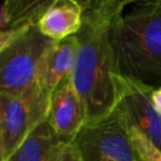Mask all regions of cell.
Listing matches in <instances>:
<instances>
[{
    "mask_svg": "<svg viewBox=\"0 0 161 161\" xmlns=\"http://www.w3.org/2000/svg\"><path fill=\"white\" fill-rule=\"evenodd\" d=\"M123 8L118 0H98L84 9L83 24L75 34L78 52L70 78L84 103L87 121L102 118L117 106V75L121 72L112 26Z\"/></svg>",
    "mask_w": 161,
    "mask_h": 161,
    "instance_id": "6da1fadb",
    "label": "cell"
},
{
    "mask_svg": "<svg viewBox=\"0 0 161 161\" xmlns=\"http://www.w3.org/2000/svg\"><path fill=\"white\" fill-rule=\"evenodd\" d=\"M112 40L123 75L161 87V5L148 1L113 21Z\"/></svg>",
    "mask_w": 161,
    "mask_h": 161,
    "instance_id": "7a4b0ae2",
    "label": "cell"
},
{
    "mask_svg": "<svg viewBox=\"0 0 161 161\" xmlns=\"http://www.w3.org/2000/svg\"><path fill=\"white\" fill-rule=\"evenodd\" d=\"M70 143L80 161H141L128 123L117 107L102 118L87 121Z\"/></svg>",
    "mask_w": 161,
    "mask_h": 161,
    "instance_id": "3957f363",
    "label": "cell"
},
{
    "mask_svg": "<svg viewBox=\"0 0 161 161\" xmlns=\"http://www.w3.org/2000/svg\"><path fill=\"white\" fill-rule=\"evenodd\" d=\"M53 40L25 25L0 53V93L19 94L38 80L42 58Z\"/></svg>",
    "mask_w": 161,
    "mask_h": 161,
    "instance_id": "277c9868",
    "label": "cell"
},
{
    "mask_svg": "<svg viewBox=\"0 0 161 161\" xmlns=\"http://www.w3.org/2000/svg\"><path fill=\"white\" fill-rule=\"evenodd\" d=\"M49 102L50 93L38 82L19 94L0 93V117L8 158L26 136L47 119Z\"/></svg>",
    "mask_w": 161,
    "mask_h": 161,
    "instance_id": "5b68a950",
    "label": "cell"
},
{
    "mask_svg": "<svg viewBox=\"0 0 161 161\" xmlns=\"http://www.w3.org/2000/svg\"><path fill=\"white\" fill-rule=\"evenodd\" d=\"M117 108L125 116L130 127L143 133L161 150V116L152 102L153 87L123 75H117Z\"/></svg>",
    "mask_w": 161,
    "mask_h": 161,
    "instance_id": "8992f818",
    "label": "cell"
},
{
    "mask_svg": "<svg viewBox=\"0 0 161 161\" xmlns=\"http://www.w3.org/2000/svg\"><path fill=\"white\" fill-rule=\"evenodd\" d=\"M47 121L54 132L67 142H70L87 122L84 103L77 93L70 75L52 92Z\"/></svg>",
    "mask_w": 161,
    "mask_h": 161,
    "instance_id": "52a82bcc",
    "label": "cell"
},
{
    "mask_svg": "<svg viewBox=\"0 0 161 161\" xmlns=\"http://www.w3.org/2000/svg\"><path fill=\"white\" fill-rule=\"evenodd\" d=\"M77 52L78 40L75 35L63 40L52 42L39 65L36 80L39 86L52 94L64 78L72 75L77 60Z\"/></svg>",
    "mask_w": 161,
    "mask_h": 161,
    "instance_id": "ba28073f",
    "label": "cell"
},
{
    "mask_svg": "<svg viewBox=\"0 0 161 161\" xmlns=\"http://www.w3.org/2000/svg\"><path fill=\"white\" fill-rule=\"evenodd\" d=\"M84 16V8L78 0H55L38 19L36 28L53 42L75 35Z\"/></svg>",
    "mask_w": 161,
    "mask_h": 161,
    "instance_id": "9c48e42d",
    "label": "cell"
},
{
    "mask_svg": "<svg viewBox=\"0 0 161 161\" xmlns=\"http://www.w3.org/2000/svg\"><path fill=\"white\" fill-rule=\"evenodd\" d=\"M65 142L45 119L26 136L8 161H54Z\"/></svg>",
    "mask_w": 161,
    "mask_h": 161,
    "instance_id": "30bf717a",
    "label": "cell"
},
{
    "mask_svg": "<svg viewBox=\"0 0 161 161\" xmlns=\"http://www.w3.org/2000/svg\"><path fill=\"white\" fill-rule=\"evenodd\" d=\"M55 0H4V8L10 19V29L35 24L40 15Z\"/></svg>",
    "mask_w": 161,
    "mask_h": 161,
    "instance_id": "8fae6325",
    "label": "cell"
},
{
    "mask_svg": "<svg viewBox=\"0 0 161 161\" xmlns=\"http://www.w3.org/2000/svg\"><path fill=\"white\" fill-rule=\"evenodd\" d=\"M130 135L141 161H161V150L143 133L130 127Z\"/></svg>",
    "mask_w": 161,
    "mask_h": 161,
    "instance_id": "7c38bea8",
    "label": "cell"
},
{
    "mask_svg": "<svg viewBox=\"0 0 161 161\" xmlns=\"http://www.w3.org/2000/svg\"><path fill=\"white\" fill-rule=\"evenodd\" d=\"M54 161H80V158L74 146L70 142H65L60 147Z\"/></svg>",
    "mask_w": 161,
    "mask_h": 161,
    "instance_id": "4fadbf2b",
    "label": "cell"
},
{
    "mask_svg": "<svg viewBox=\"0 0 161 161\" xmlns=\"http://www.w3.org/2000/svg\"><path fill=\"white\" fill-rule=\"evenodd\" d=\"M23 28V26H21ZM21 28H16V29H9V30H4L0 31V53L1 50L19 34V31L21 30Z\"/></svg>",
    "mask_w": 161,
    "mask_h": 161,
    "instance_id": "5bb4252c",
    "label": "cell"
},
{
    "mask_svg": "<svg viewBox=\"0 0 161 161\" xmlns=\"http://www.w3.org/2000/svg\"><path fill=\"white\" fill-rule=\"evenodd\" d=\"M10 29V19L9 15L4 8V5H0V31L9 30Z\"/></svg>",
    "mask_w": 161,
    "mask_h": 161,
    "instance_id": "9a60e30c",
    "label": "cell"
},
{
    "mask_svg": "<svg viewBox=\"0 0 161 161\" xmlns=\"http://www.w3.org/2000/svg\"><path fill=\"white\" fill-rule=\"evenodd\" d=\"M0 161H8V155H6V146H5V138H4V131H3L1 117H0Z\"/></svg>",
    "mask_w": 161,
    "mask_h": 161,
    "instance_id": "2e32d148",
    "label": "cell"
},
{
    "mask_svg": "<svg viewBox=\"0 0 161 161\" xmlns=\"http://www.w3.org/2000/svg\"><path fill=\"white\" fill-rule=\"evenodd\" d=\"M152 102H153V106H155L156 111L161 116V87L155 88V91L152 93Z\"/></svg>",
    "mask_w": 161,
    "mask_h": 161,
    "instance_id": "e0dca14e",
    "label": "cell"
},
{
    "mask_svg": "<svg viewBox=\"0 0 161 161\" xmlns=\"http://www.w3.org/2000/svg\"><path fill=\"white\" fill-rule=\"evenodd\" d=\"M82 5H83V8L84 9H87V8H89V6H92L93 4H96L98 0H78Z\"/></svg>",
    "mask_w": 161,
    "mask_h": 161,
    "instance_id": "ac0fdd59",
    "label": "cell"
},
{
    "mask_svg": "<svg viewBox=\"0 0 161 161\" xmlns=\"http://www.w3.org/2000/svg\"><path fill=\"white\" fill-rule=\"evenodd\" d=\"M137 1H146V0H118V3L122 6H126V5L131 4V3H137ZM148 1H151V0H148Z\"/></svg>",
    "mask_w": 161,
    "mask_h": 161,
    "instance_id": "d6986e66",
    "label": "cell"
},
{
    "mask_svg": "<svg viewBox=\"0 0 161 161\" xmlns=\"http://www.w3.org/2000/svg\"><path fill=\"white\" fill-rule=\"evenodd\" d=\"M151 1H153V3H156V4H158V5H161V0H151Z\"/></svg>",
    "mask_w": 161,
    "mask_h": 161,
    "instance_id": "ffe728a7",
    "label": "cell"
},
{
    "mask_svg": "<svg viewBox=\"0 0 161 161\" xmlns=\"http://www.w3.org/2000/svg\"><path fill=\"white\" fill-rule=\"evenodd\" d=\"M103 161H113V160H103Z\"/></svg>",
    "mask_w": 161,
    "mask_h": 161,
    "instance_id": "44dd1931",
    "label": "cell"
}]
</instances>
